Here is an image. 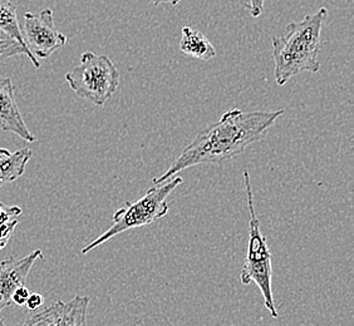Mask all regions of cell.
<instances>
[{
  "mask_svg": "<svg viewBox=\"0 0 354 326\" xmlns=\"http://www.w3.org/2000/svg\"><path fill=\"white\" fill-rule=\"evenodd\" d=\"M284 109L252 111L232 108L226 111L218 122L200 131L192 142L172 162L169 170L152 180L161 184L198 164H218L244 153L254 143L260 142L272 128Z\"/></svg>",
  "mask_w": 354,
  "mask_h": 326,
  "instance_id": "1",
  "label": "cell"
},
{
  "mask_svg": "<svg viewBox=\"0 0 354 326\" xmlns=\"http://www.w3.org/2000/svg\"><path fill=\"white\" fill-rule=\"evenodd\" d=\"M328 10L320 8L303 21L289 23L280 35H272L274 75L278 86H286L300 73H318L322 47V29Z\"/></svg>",
  "mask_w": 354,
  "mask_h": 326,
  "instance_id": "2",
  "label": "cell"
},
{
  "mask_svg": "<svg viewBox=\"0 0 354 326\" xmlns=\"http://www.w3.org/2000/svg\"><path fill=\"white\" fill-rule=\"evenodd\" d=\"M183 182L184 180L176 175L165 182L153 184L136 202H126L113 215V224L109 230L84 246L81 253L87 255L122 232L153 224L157 220L165 218L170 210L167 198Z\"/></svg>",
  "mask_w": 354,
  "mask_h": 326,
  "instance_id": "3",
  "label": "cell"
},
{
  "mask_svg": "<svg viewBox=\"0 0 354 326\" xmlns=\"http://www.w3.org/2000/svg\"><path fill=\"white\" fill-rule=\"evenodd\" d=\"M244 184H245L248 209H249V240H248V252L246 258L240 270V282L243 285H249L254 282L259 287L264 299L268 311L272 318H278V311L274 304L272 296V253L268 249L266 238L260 231L259 218L255 212L254 195H252L250 175L244 171Z\"/></svg>",
  "mask_w": 354,
  "mask_h": 326,
  "instance_id": "4",
  "label": "cell"
},
{
  "mask_svg": "<svg viewBox=\"0 0 354 326\" xmlns=\"http://www.w3.org/2000/svg\"><path fill=\"white\" fill-rule=\"evenodd\" d=\"M66 81L80 98L103 107L120 86V72L109 55L84 52L80 64L66 75Z\"/></svg>",
  "mask_w": 354,
  "mask_h": 326,
  "instance_id": "5",
  "label": "cell"
},
{
  "mask_svg": "<svg viewBox=\"0 0 354 326\" xmlns=\"http://www.w3.org/2000/svg\"><path fill=\"white\" fill-rule=\"evenodd\" d=\"M21 35L29 52L37 59H47L67 43V37L55 28L53 12L48 8L38 14H24Z\"/></svg>",
  "mask_w": 354,
  "mask_h": 326,
  "instance_id": "6",
  "label": "cell"
},
{
  "mask_svg": "<svg viewBox=\"0 0 354 326\" xmlns=\"http://www.w3.org/2000/svg\"><path fill=\"white\" fill-rule=\"evenodd\" d=\"M91 299L88 296H75L67 303L57 301L47 307L28 314L24 325L82 326L87 324L86 316Z\"/></svg>",
  "mask_w": 354,
  "mask_h": 326,
  "instance_id": "7",
  "label": "cell"
},
{
  "mask_svg": "<svg viewBox=\"0 0 354 326\" xmlns=\"http://www.w3.org/2000/svg\"><path fill=\"white\" fill-rule=\"evenodd\" d=\"M41 258V250H35L24 258H10L0 261V311L12 304L14 291L26 285L35 261Z\"/></svg>",
  "mask_w": 354,
  "mask_h": 326,
  "instance_id": "8",
  "label": "cell"
},
{
  "mask_svg": "<svg viewBox=\"0 0 354 326\" xmlns=\"http://www.w3.org/2000/svg\"><path fill=\"white\" fill-rule=\"evenodd\" d=\"M0 129L12 132L29 143L37 141V137L28 128L15 102L14 86L10 78H0Z\"/></svg>",
  "mask_w": 354,
  "mask_h": 326,
  "instance_id": "9",
  "label": "cell"
},
{
  "mask_svg": "<svg viewBox=\"0 0 354 326\" xmlns=\"http://www.w3.org/2000/svg\"><path fill=\"white\" fill-rule=\"evenodd\" d=\"M33 152L30 148H21L10 152L0 147V189L23 176Z\"/></svg>",
  "mask_w": 354,
  "mask_h": 326,
  "instance_id": "10",
  "label": "cell"
},
{
  "mask_svg": "<svg viewBox=\"0 0 354 326\" xmlns=\"http://www.w3.org/2000/svg\"><path fill=\"white\" fill-rule=\"evenodd\" d=\"M180 50L185 55L200 61H207L216 57V49L212 46V41L206 38V35L189 26L183 28Z\"/></svg>",
  "mask_w": 354,
  "mask_h": 326,
  "instance_id": "11",
  "label": "cell"
},
{
  "mask_svg": "<svg viewBox=\"0 0 354 326\" xmlns=\"http://www.w3.org/2000/svg\"><path fill=\"white\" fill-rule=\"evenodd\" d=\"M0 30L4 32L6 35L13 37L14 39H17L23 46H26V43L23 41L19 23H18L17 6L10 0H0Z\"/></svg>",
  "mask_w": 354,
  "mask_h": 326,
  "instance_id": "12",
  "label": "cell"
},
{
  "mask_svg": "<svg viewBox=\"0 0 354 326\" xmlns=\"http://www.w3.org/2000/svg\"><path fill=\"white\" fill-rule=\"evenodd\" d=\"M17 55H27L35 68L38 69L41 67L39 61L29 52V49L26 46H23L17 39H14L13 37L6 35L4 32L0 30V61H7L9 58H13Z\"/></svg>",
  "mask_w": 354,
  "mask_h": 326,
  "instance_id": "13",
  "label": "cell"
},
{
  "mask_svg": "<svg viewBox=\"0 0 354 326\" xmlns=\"http://www.w3.org/2000/svg\"><path fill=\"white\" fill-rule=\"evenodd\" d=\"M23 211L18 206H7L0 202V224H8L12 221H18Z\"/></svg>",
  "mask_w": 354,
  "mask_h": 326,
  "instance_id": "14",
  "label": "cell"
},
{
  "mask_svg": "<svg viewBox=\"0 0 354 326\" xmlns=\"http://www.w3.org/2000/svg\"><path fill=\"white\" fill-rule=\"evenodd\" d=\"M18 224V221H12L8 224H0V250H3L7 246L9 240L13 235L14 230Z\"/></svg>",
  "mask_w": 354,
  "mask_h": 326,
  "instance_id": "15",
  "label": "cell"
},
{
  "mask_svg": "<svg viewBox=\"0 0 354 326\" xmlns=\"http://www.w3.org/2000/svg\"><path fill=\"white\" fill-rule=\"evenodd\" d=\"M43 305H44V298H43L41 294H39V292H30L29 294L26 306L30 311L38 310Z\"/></svg>",
  "mask_w": 354,
  "mask_h": 326,
  "instance_id": "16",
  "label": "cell"
},
{
  "mask_svg": "<svg viewBox=\"0 0 354 326\" xmlns=\"http://www.w3.org/2000/svg\"><path fill=\"white\" fill-rule=\"evenodd\" d=\"M29 294H30V291L28 290L26 285L18 287V289L14 291L13 296H12V303L15 304V305L26 306Z\"/></svg>",
  "mask_w": 354,
  "mask_h": 326,
  "instance_id": "17",
  "label": "cell"
},
{
  "mask_svg": "<svg viewBox=\"0 0 354 326\" xmlns=\"http://www.w3.org/2000/svg\"><path fill=\"white\" fill-rule=\"evenodd\" d=\"M264 3H266V0H249V3L246 4V8L249 9L252 17L258 18L264 10Z\"/></svg>",
  "mask_w": 354,
  "mask_h": 326,
  "instance_id": "18",
  "label": "cell"
},
{
  "mask_svg": "<svg viewBox=\"0 0 354 326\" xmlns=\"http://www.w3.org/2000/svg\"><path fill=\"white\" fill-rule=\"evenodd\" d=\"M153 3V6L158 7L160 4H166V3H170L172 6H177L181 0H151Z\"/></svg>",
  "mask_w": 354,
  "mask_h": 326,
  "instance_id": "19",
  "label": "cell"
},
{
  "mask_svg": "<svg viewBox=\"0 0 354 326\" xmlns=\"http://www.w3.org/2000/svg\"><path fill=\"white\" fill-rule=\"evenodd\" d=\"M4 324H6V323H4V320L0 318V325H4Z\"/></svg>",
  "mask_w": 354,
  "mask_h": 326,
  "instance_id": "20",
  "label": "cell"
}]
</instances>
